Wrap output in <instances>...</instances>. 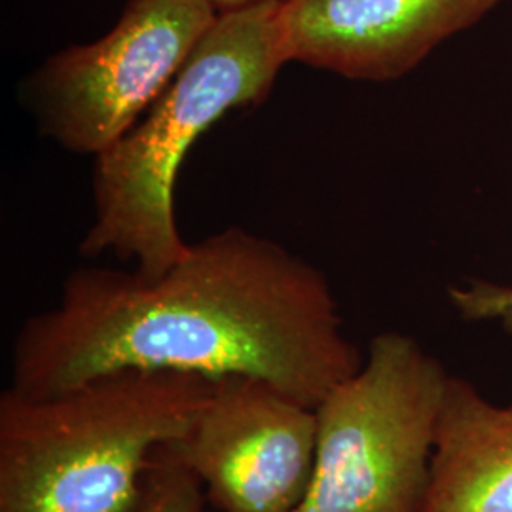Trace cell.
I'll return each instance as SVG.
<instances>
[{
	"mask_svg": "<svg viewBox=\"0 0 512 512\" xmlns=\"http://www.w3.org/2000/svg\"><path fill=\"white\" fill-rule=\"evenodd\" d=\"M365 363L329 279L241 226L192 243L158 277L78 268L16 336L10 389L46 397L122 370L249 376L317 408Z\"/></svg>",
	"mask_w": 512,
	"mask_h": 512,
	"instance_id": "obj_1",
	"label": "cell"
},
{
	"mask_svg": "<svg viewBox=\"0 0 512 512\" xmlns=\"http://www.w3.org/2000/svg\"><path fill=\"white\" fill-rule=\"evenodd\" d=\"M281 0L219 12L183 69L141 120L95 156L93 222L80 243L86 258L110 255L158 277L188 251L175 219L184 158L230 110L264 101L287 65Z\"/></svg>",
	"mask_w": 512,
	"mask_h": 512,
	"instance_id": "obj_2",
	"label": "cell"
},
{
	"mask_svg": "<svg viewBox=\"0 0 512 512\" xmlns=\"http://www.w3.org/2000/svg\"><path fill=\"white\" fill-rule=\"evenodd\" d=\"M213 380L122 370L46 397L0 393V512H135L158 448L183 439Z\"/></svg>",
	"mask_w": 512,
	"mask_h": 512,
	"instance_id": "obj_3",
	"label": "cell"
},
{
	"mask_svg": "<svg viewBox=\"0 0 512 512\" xmlns=\"http://www.w3.org/2000/svg\"><path fill=\"white\" fill-rule=\"evenodd\" d=\"M448 380L414 338H372L363 366L315 408V473L294 512H421Z\"/></svg>",
	"mask_w": 512,
	"mask_h": 512,
	"instance_id": "obj_4",
	"label": "cell"
},
{
	"mask_svg": "<svg viewBox=\"0 0 512 512\" xmlns=\"http://www.w3.org/2000/svg\"><path fill=\"white\" fill-rule=\"evenodd\" d=\"M217 16L209 0H129L105 37L50 55L19 99L40 135L99 156L141 120Z\"/></svg>",
	"mask_w": 512,
	"mask_h": 512,
	"instance_id": "obj_5",
	"label": "cell"
},
{
	"mask_svg": "<svg viewBox=\"0 0 512 512\" xmlns=\"http://www.w3.org/2000/svg\"><path fill=\"white\" fill-rule=\"evenodd\" d=\"M173 454L217 512H294L310 492L317 414L249 376L213 380V391Z\"/></svg>",
	"mask_w": 512,
	"mask_h": 512,
	"instance_id": "obj_6",
	"label": "cell"
},
{
	"mask_svg": "<svg viewBox=\"0 0 512 512\" xmlns=\"http://www.w3.org/2000/svg\"><path fill=\"white\" fill-rule=\"evenodd\" d=\"M503 0H281L287 63L348 80L393 82Z\"/></svg>",
	"mask_w": 512,
	"mask_h": 512,
	"instance_id": "obj_7",
	"label": "cell"
},
{
	"mask_svg": "<svg viewBox=\"0 0 512 512\" xmlns=\"http://www.w3.org/2000/svg\"><path fill=\"white\" fill-rule=\"evenodd\" d=\"M421 512H512V404L450 376Z\"/></svg>",
	"mask_w": 512,
	"mask_h": 512,
	"instance_id": "obj_8",
	"label": "cell"
},
{
	"mask_svg": "<svg viewBox=\"0 0 512 512\" xmlns=\"http://www.w3.org/2000/svg\"><path fill=\"white\" fill-rule=\"evenodd\" d=\"M169 444L156 450L135 512L209 511L200 480L177 459Z\"/></svg>",
	"mask_w": 512,
	"mask_h": 512,
	"instance_id": "obj_9",
	"label": "cell"
},
{
	"mask_svg": "<svg viewBox=\"0 0 512 512\" xmlns=\"http://www.w3.org/2000/svg\"><path fill=\"white\" fill-rule=\"evenodd\" d=\"M448 298L467 321H495L512 334V285L471 279L448 289Z\"/></svg>",
	"mask_w": 512,
	"mask_h": 512,
	"instance_id": "obj_10",
	"label": "cell"
},
{
	"mask_svg": "<svg viewBox=\"0 0 512 512\" xmlns=\"http://www.w3.org/2000/svg\"><path fill=\"white\" fill-rule=\"evenodd\" d=\"M209 2L217 8V12H228V10H236L241 6H247L255 0H209Z\"/></svg>",
	"mask_w": 512,
	"mask_h": 512,
	"instance_id": "obj_11",
	"label": "cell"
},
{
	"mask_svg": "<svg viewBox=\"0 0 512 512\" xmlns=\"http://www.w3.org/2000/svg\"><path fill=\"white\" fill-rule=\"evenodd\" d=\"M207 512H217V511H213V509H209V511H207Z\"/></svg>",
	"mask_w": 512,
	"mask_h": 512,
	"instance_id": "obj_12",
	"label": "cell"
}]
</instances>
